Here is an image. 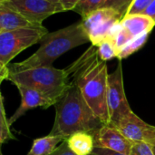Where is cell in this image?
<instances>
[{
	"label": "cell",
	"mask_w": 155,
	"mask_h": 155,
	"mask_svg": "<svg viewBox=\"0 0 155 155\" xmlns=\"http://www.w3.org/2000/svg\"><path fill=\"white\" fill-rule=\"evenodd\" d=\"M66 69L70 82L80 90L90 109L104 124L110 125L107 108L109 73L106 62L98 56L97 47L91 45Z\"/></svg>",
	"instance_id": "6da1fadb"
},
{
	"label": "cell",
	"mask_w": 155,
	"mask_h": 155,
	"mask_svg": "<svg viewBox=\"0 0 155 155\" xmlns=\"http://www.w3.org/2000/svg\"><path fill=\"white\" fill-rule=\"evenodd\" d=\"M55 119L49 134L67 139L80 132H93L104 123L87 105L80 90L73 83L54 105Z\"/></svg>",
	"instance_id": "7a4b0ae2"
},
{
	"label": "cell",
	"mask_w": 155,
	"mask_h": 155,
	"mask_svg": "<svg viewBox=\"0 0 155 155\" xmlns=\"http://www.w3.org/2000/svg\"><path fill=\"white\" fill-rule=\"evenodd\" d=\"M90 42L82 21L47 33L40 41L39 48L26 59L8 65L9 71L37 67H53V63L65 52Z\"/></svg>",
	"instance_id": "3957f363"
},
{
	"label": "cell",
	"mask_w": 155,
	"mask_h": 155,
	"mask_svg": "<svg viewBox=\"0 0 155 155\" xmlns=\"http://www.w3.org/2000/svg\"><path fill=\"white\" fill-rule=\"evenodd\" d=\"M6 80L15 87L24 86L40 92L54 105L71 86L67 69H59L54 67H37L9 71Z\"/></svg>",
	"instance_id": "277c9868"
},
{
	"label": "cell",
	"mask_w": 155,
	"mask_h": 155,
	"mask_svg": "<svg viewBox=\"0 0 155 155\" xmlns=\"http://www.w3.org/2000/svg\"><path fill=\"white\" fill-rule=\"evenodd\" d=\"M48 33L44 28H21L0 32V82L7 79L10 61L25 49L40 43Z\"/></svg>",
	"instance_id": "5b68a950"
},
{
	"label": "cell",
	"mask_w": 155,
	"mask_h": 155,
	"mask_svg": "<svg viewBox=\"0 0 155 155\" xmlns=\"http://www.w3.org/2000/svg\"><path fill=\"white\" fill-rule=\"evenodd\" d=\"M123 16L111 8H99L82 18V23L92 45L98 47L112 40L121 27Z\"/></svg>",
	"instance_id": "8992f818"
},
{
	"label": "cell",
	"mask_w": 155,
	"mask_h": 155,
	"mask_svg": "<svg viewBox=\"0 0 155 155\" xmlns=\"http://www.w3.org/2000/svg\"><path fill=\"white\" fill-rule=\"evenodd\" d=\"M107 108L112 126H114L124 116L132 111L124 90L122 60H119L115 70L108 76Z\"/></svg>",
	"instance_id": "52a82bcc"
},
{
	"label": "cell",
	"mask_w": 155,
	"mask_h": 155,
	"mask_svg": "<svg viewBox=\"0 0 155 155\" xmlns=\"http://www.w3.org/2000/svg\"><path fill=\"white\" fill-rule=\"evenodd\" d=\"M0 3L41 25L50 16L64 11L61 3H54L49 0H3Z\"/></svg>",
	"instance_id": "ba28073f"
},
{
	"label": "cell",
	"mask_w": 155,
	"mask_h": 155,
	"mask_svg": "<svg viewBox=\"0 0 155 155\" xmlns=\"http://www.w3.org/2000/svg\"><path fill=\"white\" fill-rule=\"evenodd\" d=\"M114 127L117 128L132 143H146L150 144L155 139V126L151 125L133 111L124 116Z\"/></svg>",
	"instance_id": "9c48e42d"
},
{
	"label": "cell",
	"mask_w": 155,
	"mask_h": 155,
	"mask_svg": "<svg viewBox=\"0 0 155 155\" xmlns=\"http://www.w3.org/2000/svg\"><path fill=\"white\" fill-rule=\"evenodd\" d=\"M91 134L94 137L95 148L107 149L125 155H130L132 153L134 143L112 125L104 124Z\"/></svg>",
	"instance_id": "30bf717a"
},
{
	"label": "cell",
	"mask_w": 155,
	"mask_h": 155,
	"mask_svg": "<svg viewBox=\"0 0 155 155\" xmlns=\"http://www.w3.org/2000/svg\"><path fill=\"white\" fill-rule=\"evenodd\" d=\"M16 88L21 96V103L18 109L15 111V113L10 118H8L10 126H12L14 122H15L19 118L25 115V112L29 110L37 107H41L43 109H48L53 105L54 106V104L50 100H48L43 94L33 89L26 88L24 86H16Z\"/></svg>",
	"instance_id": "8fae6325"
},
{
	"label": "cell",
	"mask_w": 155,
	"mask_h": 155,
	"mask_svg": "<svg viewBox=\"0 0 155 155\" xmlns=\"http://www.w3.org/2000/svg\"><path fill=\"white\" fill-rule=\"evenodd\" d=\"M41 24L35 23L20 13L0 3V32L21 28H44Z\"/></svg>",
	"instance_id": "7c38bea8"
},
{
	"label": "cell",
	"mask_w": 155,
	"mask_h": 155,
	"mask_svg": "<svg viewBox=\"0 0 155 155\" xmlns=\"http://www.w3.org/2000/svg\"><path fill=\"white\" fill-rule=\"evenodd\" d=\"M121 25L133 37L143 33H151L155 26V21L144 14L127 15L121 20Z\"/></svg>",
	"instance_id": "4fadbf2b"
},
{
	"label": "cell",
	"mask_w": 155,
	"mask_h": 155,
	"mask_svg": "<svg viewBox=\"0 0 155 155\" xmlns=\"http://www.w3.org/2000/svg\"><path fill=\"white\" fill-rule=\"evenodd\" d=\"M69 148L76 155H90L95 148L94 140L91 133L85 132H75L66 139Z\"/></svg>",
	"instance_id": "5bb4252c"
},
{
	"label": "cell",
	"mask_w": 155,
	"mask_h": 155,
	"mask_svg": "<svg viewBox=\"0 0 155 155\" xmlns=\"http://www.w3.org/2000/svg\"><path fill=\"white\" fill-rule=\"evenodd\" d=\"M65 140L62 136L51 134L35 139L30 151L26 155H51L60 145L59 143H62Z\"/></svg>",
	"instance_id": "9a60e30c"
},
{
	"label": "cell",
	"mask_w": 155,
	"mask_h": 155,
	"mask_svg": "<svg viewBox=\"0 0 155 155\" xmlns=\"http://www.w3.org/2000/svg\"><path fill=\"white\" fill-rule=\"evenodd\" d=\"M150 33H143L138 37H134L129 43H127L118 53L117 58L119 60H123L128 57H130L131 55H133L134 53H135L136 51L140 50L147 42L148 37H149Z\"/></svg>",
	"instance_id": "2e32d148"
},
{
	"label": "cell",
	"mask_w": 155,
	"mask_h": 155,
	"mask_svg": "<svg viewBox=\"0 0 155 155\" xmlns=\"http://www.w3.org/2000/svg\"><path fill=\"white\" fill-rule=\"evenodd\" d=\"M9 121L6 117L5 105H4V96L1 95L0 102V143L3 144L11 140H15V137L10 131Z\"/></svg>",
	"instance_id": "e0dca14e"
},
{
	"label": "cell",
	"mask_w": 155,
	"mask_h": 155,
	"mask_svg": "<svg viewBox=\"0 0 155 155\" xmlns=\"http://www.w3.org/2000/svg\"><path fill=\"white\" fill-rule=\"evenodd\" d=\"M103 2L104 0H80L73 11L79 14L83 18L88 14L99 9Z\"/></svg>",
	"instance_id": "ac0fdd59"
},
{
	"label": "cell",
	"mask_w": 155,
	"mask_h": 155,
	"mask_svg": "<svg viewBox=\"0 0 155 155\" xmlns=\"http://www.w3.org/2000/svg\"><path fill=\"white\" fill-rule=\"evenodd\" d=\"M134 0H104L100 8H111L117 11L123 18L126 16Z\"/></svg>",
	"instance_id": "d6986e66"
},
{
	"label": "cell",
	"mask_w": 155,
	"mask_h": 155,
	"mask_svg": "<svg viewBox=\"0 0 155 155\" xmlns=\"http://www.w3.org/2000/svg\"><path fill=\"white\" fill-rule=\"evenodd\" d=\"M97 52H98V56L100 59L105 62L108 60H111L114 58H117L118 56V52L115 47L110 40L104 41L102 44H100L97 47Z\"/></svg>",
	"instance_id": "ffe728a7"
},
{
	"label": "cell",
	"mask_w": 155,
	"mask_h": 155,
	"mask_svg": "<svg viewBox=\"0 0 155 155\" xmlns=\"http://www.w3.org/2000/svg\"><path fill=\"white\" fill-rule=\"evenodd\" d=\"M130 155H155V152L146 143H134Z\"/></svg>",
	"instance_id": "44dd1931"
},
{
	"label": "cell",
	"mask_w": 155,
	"mask_h": 155,
	"mask_svg": "<svg viewBox=\"0 0 155 155\" xmlns=\"http://www.w3.org/2000/svg\"><path fill=\"white\" fill-rule=\"evenodd\" d=\"M153 1V0H134L126 16L134 14H143Z\"/></svg>",
	"instance_id": "7402d4cb"
},
{
	"label": "cell",
	"mask_w": 155,
	"mask_h": 155,
	"mask_svg": "<svg viewBox=\"0 0 155 155\" xmlns=\"http://www.w3.org/2000/svg\"><path fill=\"white\" fill-rule=\"evenodd\" d=\"M51 155H76L68 146L66 140L64 141Z\"/></svg>",
	"instance_id": "603a6c76"
},
{
	"label": "cell",
	"mask_w": 155,
	"mask_h": 155,
	"mask_svg": "<svg viewBox=\"0 0 155 155\" xmlns=\"http://www.w3.org/2000/svg\"><path fill=\"white\" fill-rule=\"evenodd\" d=\"M80 0H62L61 4L64 9V11H68V10H73L74 8V6L78 4Z\"/></svg>",
	"instance_id": "cb8c5ba5"
},
{
	"label": "cell",
	"mask_w": 155,
	"mask_h": 155,
	"mask_svg": "<svg viewBox=\"0 0 155 155\" xmlns=\"http://www.w3.org/2000/svg\"><path fill=\"white\" fill-rule=\"evenodd\" d=\"M94 153L96 155H125L123 153H119L111 150H107V149H103V148H94Z\"/></svg>",
	"instance_id": "d4e9b609"
},
{
	"label": "cell",
	"mask_w": 155,
	"mask_h": 155,
	"mask_svg": "<svg viewBox=\"0 0 155 155\" xmlns=\"http://www.w3.org/2000/svg\"><path fill=\"white\" fill-rule=\"evenodd\" d=\"M148 16H150L151 18H153L155 21V0H153L150 5L149 6L144 10V12L143 13Z\"/></svg>",
	"instance_id": "484cf974"
},
{
	"label": "cell",
	"mask_w": 155,
	"mask_h": 155,
	"mask_svg": "<svg viewBox=\"0 0 155 155\" xmlns=\"http://www.w3.org/2000/svg\"><path fill=\"white\" fill-rule=\"evenodd\" d=\"M150 145L153 147V149L154 150V152H155V139L153 141V142H152V143H150Z\"/></svg>",
	"instance_id": "4316f807"
},
{
	"label": "cell",
	"mask_w": 155,
	"mask_h": 155,
	"mask_svg": "<svg viewBox=\"0 0 155 155\" xmlns=\"http://www.w3.org/2000/svg\"><path fill=\"white\" fill-rule=\"evenodd\" d=\"M49 1L54 2V3H61V1H62V0H49Z\"/></svg>",
	"instance_id": "83f0119b"
},
{
	"label": "cell",
	"mask_w": 155,
	"mask_h": 155,
	"mask_svg": "<svg viewBox=\"0 0 155 155\" xmlns=\"http://www.w3.org/2000/svg\"><path fill=\"white\" fill-rule=\"evenodd\" d=\"M90 155H96V154H94V153H92V154H90Z\"/></svg>",
	"instance_id": "f1b7e54d"
},
{
	"label": "cell",
	"mask_w": 155,
	"mask_h": 155,
	"mask_svg": "<svg viewBox=\"0 0 155 155\" xmlns=\"http://www.w3.org/2000/svg\"><path fill=\"white\" fill-rule=\"evenodd\" d=\"M0 155H4V154H3V153H0Z\"/></svg>",
	"instance_id": "f546056e"
}]
</instances>
